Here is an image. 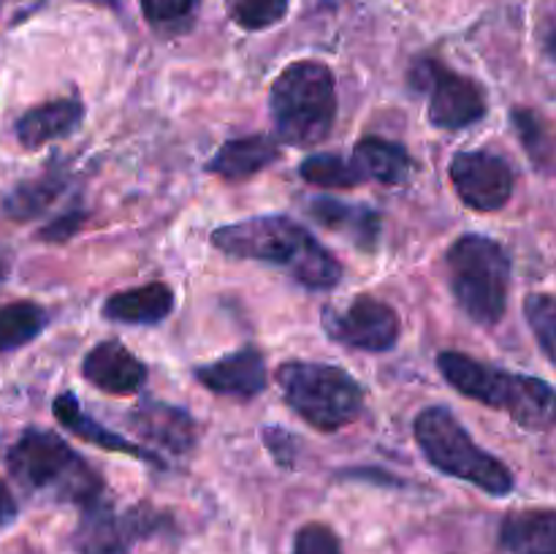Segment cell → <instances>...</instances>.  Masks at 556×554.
I'll use <instances>...</instances> for the list:
<instances>
[{
    "label": "cell",
    "mask_w": 556,
    "mask_h": 554,
    "mask_svg": "<svg viewBox=\"0 0 556 554\" xmlns=\"http://www.w3.org/2000/svg\"><path fill=\"white\" fill-rule=\"evenodd\" d=\"M413 438L429 465L438 467L445 476L472 483L494 498H505L514 492L516 481L508 465L481 449L448 407H424L413 421Z\"/></svg>",
    "instance_id": "5"
},
{
    "label": "cell",
    "mask_w": 556,
    "mask_h": 554,
    "mask_svg": "<svg viewBox=\"0 0 556 554\" xmlns=\"http://www.w3.org/2000/svg\"><path fill=\"white\" fill-rule=\"evenodd\" d=\"M309 215L320 223V226L331 228V231L345 234L348 239L358 244L362 250H375L380 239V215L369 206L345 204L337 199H315L309 204Z\"/></svg>",
    "instance_id": "20"
},
{
    "label": "cell",
    "mask_w": 556,
    "mask_h": 554,
    "mask_svg": "<svg viewBox=\"0 0 556 554\" xmlns=\"http://www.w3.org/2000/svg\"><path fill=\"white\" fill-rule=\"evenodd\" d=\"M514 119L516 136L525 144L527 158L535 163L538 172L554 174L556 172V128L548 123L543 114L532 112V109H514L510 112Z\"/></svg>",
    "instance_id": "23"
},
{
    "label": "cell",
    "mask_w": 556,
    "mask_h": 554,
    "mask_svg": "<svg viewBox=\"0 0 556 554\" xmlns=\"http://www.w3.org/2000/svg\"><path fill=\"white\" fill-rule=\"evenodd\" d=\"M47 329V310L36 302L0 304V353L16 351Z\"/></svg>",
    "instance_id": "24"
},
{
    "label": "cell",
    "mask_w": 556,
    "mask_h": 554,
    "mask_svg": "<svg viewBox=\"0 0 556 554\" xmlns=\"http://www.w3.org/2000/svg\"><path fill=\"white\" fill-rule=\"evenodd\" d=\"M293 554H342V543L329 525L309 521L293 538Z\"/></svg>",
    "instance_id": "28"
},
{
    "label": "cell",
    "mask_w": 556,
    "mask_h": 554,
    "mask_svg": "<svg viewBox=\"0 0 556 554\" xmlns=\"http://www.w3.org/2000/svg\"><path fill=\"white\" fill-rule=\"evenodd\" d=\"M52 411H54V418H58L68 432H74L76 438L85 440V443L98 445V449L103 451H114V454H128L141 462H152V465H163V462L157 459L155 451H147L144 445L123 438V435H117L114 429H106L103 424H98L96 418L87 416V413L81 411L79 400H76L71 391H63V394L54 396Z\"/></svg>",
    "instance_id": "16"
},
{
    "label": "cell",
    "mask_w": 556,
    "mask_h": 554,
    "mask_svg": "<svg viewBox=\"0 0 556 554\" xmlns=\"http://www.w3.org/2000/svg\"><path fill=\"white\" fill-rule=\"evenodd\" d=\"M500 546L510 554H556V511H514L500 525Z\"/></svg>",
    "instance_id": "18"
},
{
    "label": "cell",
    "mask_w": 556,
    "mask_h": 554,
    "mask_svg": "<svg viewBox=\"0 0 556 554\" xmlns=\"http://www.w3.org/2000/svg\"><path fill=\"white\" fill-rule=\"evenodd\" d=\"M438 367L459 394L508 413L519 427L532 432L556 427V389L546 380L492 367L459 351L440 353Z\"/></svg>",
    "instance_id": "2"
},
{
    "label": "cell",
    "mask_w": 556,
    "mask_h": 554,
    "mask_svg": "<svg viewBox=\"0 0 556 554\" xmlns=\"http://www.w3.org/2000/svg\"><path fill=\"white\" fill-rule=\"evenodd\" d=\"M81 375L106 394H136L147 380V367L119 340H101L87 351Z\"/></svg>",
    "instance_id": "12"
},
{
    "label": "cell",
    "mask_w": 556,
    "mask_h": 554,
    "mask_svg": "<svg viewBox=\"0 0 556 554\" xmlns=\"http://www.w3.org/2000/svg\"><path fill=\"white\" fill-rule=\"evenodd\" d=\"M525 318L546 358L556 364V297L530 293L525 299Z\"/></svg>",
    "instance_id": "26"
},
{
    "label": "cell",
    "mask_w": 556,
    "mask_h": 554,
    "mask_svg": "<svg viewBox=\"0 0 556 554\" xmlns=\"http://www.w3.org/2000/svg\"><path fill=\"white\" fill-rule=\"evenodd\" d=\"M128 424L141 438H147L161 451H172V454H188L195 443L193 416L185 407L168 405V402H139L128 416Z\"/></svg>",
    "instance_id": "13"
},
{
    "label": "cell",
    "mask_w": 556,
    "mask_h": 554,
    "mask_svg": "<svg viewBox=\"0 0 556 554\" xmlns=\"http://www.w3.org/2000/svg\"><path fill=\"white\" fill-rule=\"evenodd\" d=\"M277 158H280V147L275 139L261 134L242 136V139L226 141L206 168L223 179H248L271 166Z\"/></svg>",
    "instance_id": "19"
},
{
    "label": "cell",
    "mask_w": 556,
    "mask_h": 554,
    "mask_svg": "<svg viewBox=\"0 0 556 554\" xmlns=\"http://www.w3.org/2000/svg\"><path fill=\"white\" fill-rule=\"evenodd\" d=\"M282 400L318 432H337L364 411V389L348 369L320 362H286L277 369Z\"/></svg>",
    "instance_id": "7"
},
{
    "label": "cell",
    "mask_w": 556,
    "mask_h": 554,
    "mask_svg": "<svg viewBox=\"0 0 556 554\" xmlns=\"http://www.w3.org/2000/svg\"><path fill=\"white\" fill-rule=\"evenodd\" d=\"M448 282L456 304L470 320L494 326L508 310L510 255L497 239L483 234H465L445 255Z\"/></svg>",
    "instance_id": "6"
},
{
    "label": "cell",
    "mask_w": 556,
    "mask_h": 554,
    "mask_svg": "<svg viewBox=\"0 0 556 554\" xmlns=\"http://www.w3.org/2000/svg\"><path fill=\"white\" fill-rule=\"evenodd\" d=\"M353 163L358 166L364 179L380 185H402L413 172V158L396 141L383 136H364L353 150Z\"/></svg>",
    "instance_id": "21"
},
{
    "label": "cell",
    "mask_w": 556,
    "mask_h": 554,
    "mask_svg": "<svg viewBox=\"0 0 556 554\" xmlns=\"http://www.w3.org/2000/svg\"><path fill=\"white\" fill-rule=\"evenodd\" d=\"M418 90L429 96V123L443 130H462L486 114V92L470 76L448 68L440 60H418L410 71Z\"/></svg>",
    "instance_id": "9"
},
{
    "label": "cell",
    "mask_w": 556,
    "mask_h": 554,
    "mask_svg": "<svg viewBox=\"0 0 556 554\" xmlns=\"http://www.w3.org/2000/svg\"><path fill=\"white\" fill-rule=\"evenodd\" d=\"M226 11L244 30H266L288 14V0H226Z\"/></svg>",
    "instance_id": "27"
},
{
    "label": "cell",
    "mask_w": 556,
    "mask_h": 554,
    "mask_svg": "<svg viewBox=\"0 0 556 554\" xmlns=\"http://www.w3.org/2000/svg\"><path fill=\"white\" fill-rule=\"evenodd\" d=\"M63 190L65 174H60L58 168H49L43 177L16 185L3 199V212L11 221H30V217L43 215L63 196Z\"/></svg>",
    "instance_id": "22"
},
{
    "label": "cell",
    "mask_w": 556,
    "mask_h": 554,
    "mask_svg": "<svg viewBox=\"0 0 556 554\" xmlns=\"http://www.w3.org/2000/svg\"><path fill=\"white\" fill-rule=\"evenodd\" d=\"M195 380L210 391H215V394L250 400V396L261 394L266 389L264 353L255 351V348L233 351L228 356L217 358V362L195 369Z\"/></svg>",
    "instance_id": "14"
},
{
    "label": "cell",
    "mask_w": 556,
    "mask_h": 554,
    "mask_svg": "<svg viewBox=\"0 0 556 554\" xmlns=\"http://www.w3.org/2000/svg\"><path fill=\"white\" fill-rule=\"evenodd\" d=\"M168 516L150 505L119 514L106 498H101L81 508L71 543L76 554H130L136 541L168 530Z\"/></svg>",
    "instance_id": "8"
},
{
    "label": "cell",
    "mask_w": 556,
    "mask_h": 554,
    "mask_svg": "<svg viewBox=\"0 0 556 554\" xmlns=\"http://www.w3.org/2000/svg\"><path fill=\"white\" fill-rule=\"evenodd\" d=\"M269 114L282 144H320L337 119V81L329 65L318 60L288 65L271 85Z\"/></svg>",
    "instance_id": "4"
},
{
    "label": "cell",
    "mask_w": 556,
    "mask_h": 554,
    "mask_svg": "<svg viewBox=\"0 0 556 554\" xmlns=\"http://www.w3.org/2000/svg\"><path fill=\"white\" fill-rule=\"evenodd\" d=\"M81 119H85V103L79 98H54V101L27 109L16 119L14 134L25 150H38L49 141L65 139V136L74 134Z\"/></svg>",
    "instance_id": "15"
},
{
    "label": "cell",
    "mask_w": 556,
    "mask_h": 554,
    "mask_svg": "<svg viewBox=\"0 0 556 554\" xmlns=\"http://www.w3.org/2000/svg\"><path fill=\"white\" fill-rule=\"evenodd\" d=\"M5 465L22 489L33 494H49L60 503L79 508L106 498L103 478L49 429L27 427L5 451Z\"/></svg>",
    "instance_id": "3"
},
{
    "label": "cell",
    "mask_w": 556,
    "mask_h": 554,
    "mask_svg": "<svg viewBox=\"0 0 556 554\" xmlns=\"http://www.w3.org/2000/svg\"><path fill=\"white\" fill-rule=\"evenodd\" d=\"M16 514H20V505H16V498L11 494L9 483L0 478V530H5L9 525H14Z\"/></svg>",
    "instance_id": "32"
},
{
    "label": "cell",
    "mask_w": 556,
    "mask_h": 554,
    "mask_svg": "<svg viewBox=\"0 0 556 554\" xmlns=\"http://www.w3.org/2000/svg\"><path fill=\"white\" fill-rule=\"evenodd\" d=\"M212 244L233 259L280 266L309 291H331L342 277L340 261L307 228L286 215L228 223L212 231Z\"/></svg>",
    "instance_id": "1"
},
{
    "label": "cell",
    "mask_w": 556,
    "mask_h": 554,
    "mask_svg": "<svg viewBox=\"0 0 556 554\" xmlns=\"http://www.w3.org/2000/svg\"><path fill=\"white\" fill-rule=\"evenodd\" d=\"M174 310V293L166 282H147V286L128 288L112 293L103 302V318L128 326H155L166 320Z\"/></svg>",
    "instance_id": "17"
},
{
    "label": "cell",
    "mask_w": 556,
    "mask_h": 554,
    "mask_svg": "<svg viewBox=\"0 0 556 554\" xmlns=\"http://www.w3.org/2000/svg\"><path fill=\"white\" fill-rule=\"evenodd\" d=\"M448 174L459 199L476 212H500L514 196V168L494 152H456Z\"/></svg>",
    "instance_id": "11"
},
{
    "label": "cell",
    "mask_w": 556,
    "mask_h": 554,
    "mask_svg": "<svg viewBox=\"0 0 556 554\" xmlns=\"http://www.w3.org/2000/svg\"><path fill=\"white\" fill-rule=\"evenodd\" d=\"M5 275H9V261H5L3 255H0V280H3Z\"/></svg>",
    "instance_id": "33"
},
{
    "label": "cell",
    "mask_w": 556,
    "mask_h": 554,
    "mask_svg": "<svg viewBox=\"0 0 556 554\" xmlns=\"http://www.w3.org/2000/svg\"><path fill=\"white\" fill-rule=\"evenodd\" d=\"M199 0H141L144 16L152 25H177L193 14Z\"/></svg>",
    "instance_id": "29"
},
{
    "label": "cell",
    "mask_w": 556,
    "mask_h": 554,
    "mask_svg": "<svg viewBox=\"0 0 556 554\" xmlns=\"http://www.w3.org/2000/svg\"><path fill=\"white\" fill-rule=\"evenodd\" d=\"M324 329L340 345L383 353L396 345L402 324L400 315L389 302L362 293L348 307L324 310Z\"/></svg>",
    "instance_id": "10"
},
{
    "label": "cell",
    "mask_w": 556,
    "mask_h": 554,
    "mask_svg": "<svg viewBox=\"0 0 556 554\" xmlns=\"http://www.w3.org/2000/svg\"><path fill=\"white\" fill-rule=\"evenodd\" d=\"M81 217H85V212H81V210L63 212V215L54 217L49 226H43L38 237H41L43 242H63V239H71L76 231H79Z\"/></svg>",
    "instance_id": "31"
},
{
    "label": "cell",
    "mask_w": 556,
    "mask_h": 554,
    "mask_svg": "<svg viewBox=\"0 0 556 554\" xmlns=\"http://www.w3.org/2000/svg\"><path fill=\"white\" fill-rule=\"evenodd\" d=\"M264 443L266 449L271 451L277 465L291 467L293 462H296V438H293L291 432H286L282 427H266Z\"/></svg>",
    "instance_id": "30"
},
{
    "label": "cell",
    "mask_w": 556,
    "mask_h": 554,
    "mask_svg": "<svg viewBox=\"0 0 556 554\" xmlns=\"http://www.w3.org/2000/svg\"><path fill=\"white\" fill-rule=\"evenodd\" d=\"M299 174H302L304 182L315 185V188L324 190H345L356 188V185L364 182L362 172L353 161H345L340 155H309L307 161L299 166Z\"/></svg>",
    "instance_id": "25"
}]
</instances>
